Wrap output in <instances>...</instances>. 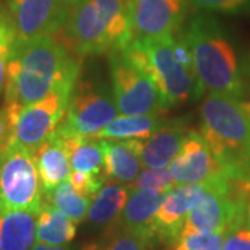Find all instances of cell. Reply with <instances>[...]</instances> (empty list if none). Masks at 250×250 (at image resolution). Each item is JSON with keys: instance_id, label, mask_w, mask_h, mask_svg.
I'll return each instance as SVG.
<instances>
[{"instance_id": "52a82bcc", "label": "cell", "mask_w": 250, "mask_h": 250, "mask_svg": "<svg viewBox=\"0 0 250 250\" xmlns=\"http://www.w3.org/2000/svg\"><path fill=\"white\" fill-rule=\"evenodd\" d=\"M117 116L113 92L106 85L93 80L77 81L56 134L62 138H92Z\"/></svg>"}, {"instance_id": "836d02e7", "label": "cell", "mask_w": 250, "mask_h": 250, "mask_svg": "<svg viewBox=\"0 0 250 250\" xmlns=\"http://www.w3.org/2000/svg\"><path fill=\"white\" fill-rule=\"evenodd\" d=\"M78 1H80V0H65V3H67L70 7H71V6H74L75 3H78Z\"/></svg>"}, {"instance_id": "ac0fdd59", "label": "cell", "mask_w": 250, "mask_h": 250, "mask_svg": "<svg viewBox=\"0 0 250 250\" xmlns=\"http://www.w3.org/2000/svg\"><path fill=\"white\" fill-rule=\"evenodd\" d=\"M36 168L43 192H49L70 178L71 164L60 136L54 132L35 153Z\"/></svg>"}, {"instance_id": "4fadbf2b", "label": "cell", "mask_w": 250, "mask_h": 250, "mask_svg": "<svg viewBox=\"0 0 250 250\" xmlns=\"http://www.w3.org/2000/svg\"><path fill=\"white\" fill-rule=\"evenodd\" d=\"M202 184H178L166 192L156 214V239L175 243L190 208L202 196Z\"/></svg>"}, {"instance_id": "d6a6232c", "label": "cell", "mask_w": 250, "mask_h": 250, "mask_svg": "<svg viewBox=\"0 0 250 250\" xmlns=\"http://www.w3.org/2000/svg\"><path fill=\"white\" fill-rule=\"evenodd\" d=\"M246 225L250 228V199L248 203V211H246Z\"/></svg>"}, {"instance_id": "ffe728a7", "label": "cell", "mask_w": 250, "mask_h": 250, "mask_svg": "<svg viewBox=\"0 0 250 250\" xmlns=\"http://www.w3.org/2000/svg\"><path fill=\"white\" fill-rule=\"evenodd\" d=\"M166 121L160 116L116 117L104 129L92 138L104 141H145L160 129Z\"/></svg>"}, {"instance_id": "8992f818", "label": "cell", "mask_w": 250, "mask_h": 250, "mask_svg": "<svg viewBox=\"0 0 250 250\" xmlns=\"http://www.w3.org/2000/svg\"><path fill=\"white\" fill-rule=\"evenodd\" d=\"M111 92L123 116H161L168 108L152 75L124 50L110 54Z\"/></svg>"}, {"instance_id": "f546056e", "label": "cell", "mask_w": 250, "mask_h": 250, "mask_svg": "<svg viewBox=\"0 0 250 250\" xmlns=\"http://www.w3.org/2000/svg\"><path fill=\"white\" fill-rule=\"evenodd\" d=\"M223 250H250V228L239 227L227 233Z\"/></svg>"}, {"instance_id": "1f68e13d", "label": "cell", "mask_w": 250, "mask_h": 250, "mask_svg": "<svg viewBox=\"0 0 250 250\" xmlns=\"http://www.w3.org/2000/svg\"><path fill=\"white\" fill-rule=\"evenodd\" d=\"M31 250H71L70 248L65 246H50V245H45V243H38L34 245V248Z\"/></svg>"}, {"instance_id": "44dd1931", "label": "cell", "mask_w": 250, "mask_h": 250, "mask_svg": "<svg viewBox=\"0 0 250 250\" xmlns=\"http://www.w3.org/2000/svg\"><path fill=\"white\" fill-rule=\"evenodd\" d=\"M60 136V135H59ZM65 152L70 157L72 171L93 175H106L103 141L95 138H62Z\"/></svg>"}, {"instance_id": "e575fe53", "label": "cell", "mask_w": 250, "mask_h": 250, "mask_svg": "<svg viewBox=\"0 0 250 250\" xmlns=\"http://www.w3.org/2000/svg\"><path fill=\"white\" fill-rule=\"evenodd\" d=\"M1 160H3V149H0V168H1Z\"/></svg>"}, {"instance_id": "9a60e30c", "label": "cell", "mask_w": 250, "mask_h": 250, "mask_svg": "<svg viewBox=\"0 0 250 250\" xmlns=\"http://www.w3.org/2000/svg\"><path fill=\"white\" fill-rule=\"evenodd\" d=\"M189 131L185 120L166 121V124L141 141V161L146 168H166L177 156Z\"/></svg>"}, {"instance_id": "d4e9b609", "label": "cell", "mask_w": 250, "mask_h": 250, "mask_svg": "<svg viewBox=\"0 0 250 250\" xmlns=\"http://www.w3.org/2000/svg\"><path fill=\"white\" fill-rule=\"evenodd\" d=\"M17 45V32L9 11L0 9V95L4 92L7 68Z\"/></svg>"}, {"instance_id": "2e32d148", "label": "cell", "mask_w": 250, "mask_h": 250, "mask_svg": "<svg viewBox=\"0 0 250 250\" xmlns=\"http://www.w3.org/2000/svg\"><path fill=\"white\" fill-rule=\"evenodd\" d=\"M102 141L107 178L131 187L141 174V141Z\"/></svg>"}, {"instance_id": "83f0119b", "label": "cell", "mask_w": 250, "mask_h": 250, "mask_svg": "<svg viewBox=\"0 0 250 250\" xmlns=\"http://www.w3.org/2000/svg\"><path fill=\"white\" fill-rule=\"evenodd\" d=\"M106 179L107 177L104 175H93V174H86V172L71 171L68 181L71 182L72 188L81 196L93 200V197L98 195V192L106 182Z\"/></svg>"}, {"instance_id": "e0dca14e", "label": "cell", "mask_w": 250, "mask_h": 250, "mask_svg": "<svg viewBox=\"0 0 250 250\" xmlns=\"http://www.w3.org/2000/svg\"><path fill=\"white\" fill-rule=\"evenodd\" d=\"M129 189L128 185H123L118 181L106 179L90 203L86 215L89 224L98 228H106L107 232L116 229L120 215L126 205Z\"/></svg>"}, {"instance_id": "4dcf8cb0", "label": "cell", "mask_w": 250, "mask_h": 250, "mask_svg": "<svg viewBox=\"0 0 250 250\" xmlns=\"http://www.w3.org/2000/svg\"><path fill=\"white\" fill-rule=\"evenodd\" d=\"M10 139V124L3 108H0V149H4Z\"/></svg>"}, {"instance_id": "484cf974", "label": "cell", "mask_w": 250, "mask_h": 250, "mask_svg": "<svg viewBox=\"0 0 250 250\" xmlns=\"http://www.w3.org/2000/svg\"><path fill=\"white\" fill-rule=\"evenodd\" d=\"M225 236L221 232L182 233L174 243V250H223Z\"/></svg>"}, {"instance_id": "d6986e66", "label": "cell", "mask_w": 250, "mask_h": 250, "mask_svg": "<svg viewBox=\"0 0 250 250\" xmlns=\"http://www.w3.org/2000/svg\"><path fill=\"white\" fill-rule=\"evenodd\" d=\"M36 213L0 214V250H31L36 241Z\"/></svg>"}, {"instance_id": "7c38bea8", "label": "cell", "mask_w": 250, "mask_h": 250, "mask_svg": "<svg viewBox=\"0 0 250 250\" xmlns=\"http://www.w3.org/2000/svg\"><path fill=\"white\" fill-rule=\"evenodd\" d=\"M175 184H210L229 179L202 134L189 129L168 166Z\"/></svg>"}, {"instance_id": "5bb4252c", "label": "cell", "mask_w": 250, "mask_h": 250, "mask_svg": "<svg viewBox=\"0 0 250 250\" xmlns=\"http://www.w3.org/2000/svg\"><path fill=\"white\" fill-rule=\"evenodd\" d=\"M164 192L143 189L132 190L128 197L117 228L134 232L150 242L156 239V214L164 199Z\"/></svg>"}, {"instance_id": "6da1fadb", "label": "cell", "mask_w": 250, "mask_h": 250, "mask_svg": "<svg viewBox=\"0 0 250 250\" xmlns=\"http://www.w3.org/2000/svg\"><path fill=\"white\" fill-rule=\"evenodd\" d=\"M80 71L77 56L53 36L17 42L7 68L4 104L25 107L57 90L72 92Z\"/></svg>"}, {"instance_id": "f1b7e54d", "label": "cell", "mask_w": 250, "mask_h": 250, "mask_svg": "<svg viewBox=\"0 0 250 250\" xmlns=\"http://www.w3.org/2000/svg\"><path fill=\"white\" fill-rule=\"evenodd\" d=\"M187 4L206 11L242 13L250 7V0H185Z\"/></svg>"}, {"instance_id": "30bf717a", "label": "cell", "mask_w": 250, "mask_h": 250, "mask_svg": "<svg viewBox=\"0 0 250 250\" xmlns=\"http://www.w3.org/2000/svg\"><path fill=\"white\" fill-rule=\"evenodd\" d=\"M17 42L59 35L68 17L65 0H7Z\"/></svg>"}, {"instance_id": "4316f807", "label": "cell", "mask_w": 250, "mask_h": 250, "mask_svg": "<svg viewBox=\"0 0 250 250\" xmlns=\"http://www.w3.org/2000/svg\"><path fill=\"white\" fill-rule=\"evenodd\" d=\"M175 185L174 178L171 175L170 168H146L143 170L135 182L131 185L132 190H143L150 189L157 192H168Z\"/></svg>"}, {"instance_id": "8fae6325", "label": "cell", "mask_w": 250, "mask_h": 250, "mask_svg": "<svg viewBox=\"0 0 250 250\" xmlns=\"http://www.w3.org/2000/svg\"><path fill=\"white\" fill-rule=\"evenodd\" d=\"M185 0H128L132 38L138 41L175 35L185 18Z\"/></svg>"}, {"instance_id": "603a6c76", "label": "cell", "mask_w": 250, "mask_h": 250, "mask_svg": "<svg viewBox=\"0 0 250 250\" xmlns=\"http://www.w3.org/2000/svg\"><path fill=\"white\" fill-rule=\"evenodd\" d=\"M43 199L46 203L52 205L62 214L71 218L75 224L82 223L89 211L92 200L81 196L80 193L72 188L71 182L67 179L57 185L49 192H43Z\"/></svg>"}, {"instance_id": "ba28073f", "label": "cell", "mask_w": 250, "mask_h": 250, "mask_svg": "<svg viewBox=\"0 0 250 250\" xmlns=\"http://www.w3.org/2000/svg\"><path fill=\"white\" fill-rule=\"evenodd\" d=\"M45 203L34 153L7 145L0 168V214L10 211L39 213Z\"/></svg>"}, {"instance_id": "cb8c5ba5", "label": "cell", "mask_w": 250, "mask_h": 250, "mask_svg": "<svg viewBox=\"0 0 250 250\" xmlns=\"http://www.w3.org/2000/svg\"><path fill=\"white\" fill-rule=\"evenodd\" d=\"M152 246V243L142 236L116 228L108 232L107 239L86 243L81 250H149Z\"/></svg>"}, {"instance_id": "5b68a950", "label": "cell", "mask_w": 250, "mask_h": 250, "mask_svg": "<svg viewBox=\"0 0 250 250\" xmlns=\"http://www.w3.org/2000/svg\"><path fill=\"white\" fill-rule=\"evenodd\" d=\"M174 36L159 39H132L124 47L125 53L142 62L160 90L167 108L196 100L203 95V88L196 74L187 70L174 52Z\"/></svg>"}, {"instance_id": "3957f363", "label": "cell", "mask_w": 250, "mask_h": 250, "mask_svg": "<svg viewBox=\"0 0 250 250\" xmlns=\"http://www.w3.org/2000/svg\"><path fill=\"white\" fill-rule=\"evenodd\" d=\"M59 39L74 56L114 53L134 39L128 0H80L70 7Z\"/></svg>"}, {"instance_id": "7a4b0ae2", "label": "cell", "mask_w": 250, "mask_h": 250, "mask_svg": "<svg viewBox=\"0 0 250 250\" xmlns=\"http://www.w3.org/2000/svg\"><path fill=\"white\" fill-rule=\"evenodd\" d=\"M200 118V134L227 177L250 188V102L207 93Z\"/></svg>"}, {"instance_id": "7402d4cb", "label": "cell", "mask_w": 250, "mask_h": 250, "mask_svg": "<svg viewBox=\"0 0 250 250\" xmlns=\"http://www.w3.org/2000/svg\"><path fill=\"white\" fill-rule=\"evenodd\" d=\"M77 225L49 203H43L36 218V241L50 246H65L75 238Z\"/></svg>"}, {"instance_id": "277c9868", "label": "cell", "mask_w": 250, "mask_h": 250, "mask_svg": "<svg viewBox=\"0 0 250 250\" xmlns=\"http://www.w3.org/2000/svg\"><path fill=\"white\" fill-rule=\"evenodd\" d=\"M179 34L192 52L203 92L241 99L243 81L238 57L218 21L200 16Z\"/></svg>"}, {"instance_id": "9c48e42d", "label": "cell", "mask_w": 250, "mask_h": 250, "mask_svg": "<svg viewBox=\"0 0 250 250\" xmlns=\"http://www.w3.org/2000/svg\"><path fill=\"white\" fill-rule=\"evenodd\" d=\"M71 93L70 90H57L21 108L10 123L7 145H16L35 153L62 124Z\"/></svg>"}]
</instances>
